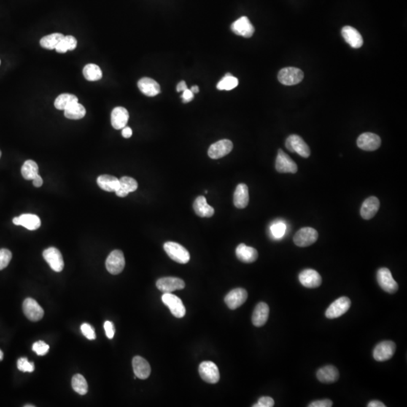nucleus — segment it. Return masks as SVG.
I'll use <instances>...</instances> for the list:
<instances>
[{"instance_id":"nucleus-14","label":"nucleus","mask_w":407,"mask_h":407,"mask_svg":"<svg viewBox=\"0 0 407 407\" xmlns=\"http://www.w3.org/2000/svg\"><path fill=\"white\" fill-rule=\"evenodd\" d=\"M233 149V144L230 140H222L214 143L208 149V156L213 160H218L228 155Z\"/></svg>"},{"instance_id":"nucleus-22","label":"nucleus","mask_w":407,"mask_h":407,"mask_svg":"<svg viewBox=\"0 0 407 407\" xmlns=\"http://www.w3.org/2000/svg\"><path fill=\"white\" fill-rule=\"evenodd\" d=\"M13 223L16 225H21L30 231L38 230L41 225V220L38 216L35 214H22L20 217L13 219Z\"/></svg>"},{"instance_id":"nucleus-34","label":"nucleus","mask_w":407,"mask_h":407,"mask_svg":"<svg viewBox=\"0 0 407 407\" xmlns=\"http://www.w3.org/2000/svg\"><path fill=\"white\" fill-rule=\"evenodd\" d=\"M85 114H86V109L79 102L74 103L64 110L65 117L73 120L82 119L85 117Z\"/></svg>"},{"instance_id":"nucleus-27","label":"nucleus","mask_w":407,"mask_h":407,"mask_svg":"<svg viewBox=\"0 0 407 407\" xmlns=\"http://www.w3.org/2000/svg\"><path fill=\"white\" fill-rule=\"evenodd\" d=\"M340 377L338 369L334 366L327 365L321 367L317 372V378L321 382L325 384L335 382Z\"/></svg>"},{"instance_id":"nucleus-48","label":"nucleus","mask_w":407,"mask_h":407,"mask_svg":"<svg viewBox=\"0 0 407 407\" xmlns=\"http://www.w3.org/2000/svg\"><path fill=\"white\" fill-rule=\"evenodd\" d=\"M309 407H331L333 406V402L329 399L324 400H316L308 405Z\"/></svg>"},{"instance_id":"nucleus-6","label":"nucleus","mask_w":407,"mask_h":407,"mask_svg":"<svg viewBox=\"0 0 407 407\" xmlns=\"http://www.w3.org/2000/svg\"><path fill=\"white\" fill-rule=\"evenodd\" d=\"M285 146L291 152H297L303 158H308L311 155L309 146L299 135L292 134L289 136L286 140Z\"/></svg>"},{"instance_id":"nucleus-33","label":"nucleus","mask_w":407,"mask_h":407,"mask_svg":"<svg viewBox=\"0 0 407 407\" xmlns=\"http://www.w3.org/2000/svg\"><path fill=\"white\" fill-rule=\"evenodd\" d=\"M77 97L71 94H62L59 95L55 101V106L59 110H66L74 103H78Z\"/></svg>"},{"instance_id":"nucleus-23","label":"nucleus","mask_w":407,"mask_h":407,"mask_svg":"<svg viewBox=\"0 0 407 407\" xmlns=\"http://www.w3.org/2000/svg\"><path fill=\"white\" fill-rule=\"evenodd\" d=\"M379 200L376 197L371 196L364 201L360 208V215L364 219L373 218L379 209Z\"/></svg>"},{"instance_id":"nucleus-53","label":"nucleus","mask_w":407,"mask_h":407,"mask_svg":"<svg viewBox=\"0 0 407 407\" xmlns=\"http://www.w3.org/2000/svg\"><path fill=\"white\" fill-rule=\"evenodd\" d=\"M368 407H386V405L378 400H372L367 404Z\"/></svg>"},{"instance_id":"nucleus-28","label":"nucleus","mask_w":407,"mask_h":407,"mask_svg":"<svg viewBox=\"0 0 407 407\" xmlns=\"http://www.w3.org/2000/svg\"><path fill=\"white\" fill-rule=\"evenodd\" d=\"M235 254H236L237 258L240 261L245 262V263L255 262L258 258V252L257 250L244 244H239L237 247Z\"/></svg>"},{"instance_id":"nucleus-51","label":"nucleus","mask_w":407,"mask_h":407,"mask_svg":"<svg viewBox=\"0 0 407 407\" xmlns=\"http://www.w3.org/2000/svg\"><path fill=\"white\" fill-rule=\"evenodd\" d=\"M132 129L130 127L125 126V128H122V134L123 138H130L132 136Z\"/></svg>"},{"instance_id":"nucleus-54","label":"nucleus","mask_w":407,"mask_h":407,"mask_svg":"<svg viewBox=\"0 0 407 407\" xmlns=\"http://www.w3.org/2000/svg\"><path fill=\"white\" fill-rule=\"evenodd\" d=\"M190 90L191 92H192L193 94L198 93V92H199V87L197 86V85H194V86L192 87V88H191Z\"/></svg>"},{"instance_id":"nucleus-55","label":"nucleus","mask_w":407,"mask_h":407,"mask_svg":"<svg viewBox=\"0 0 407 407\" xmlns=\"http://www.w3.org/2000/svg\"><path fill=\"white\" fill-rule=\"evenodd\" d=\"M3 351H1V349H0V361H1V360H3Z\"/></svg>"},{"instance_id":"nucleus-18","label":"nucleus","mask_w":407,"mask_h":407,"mask_svg":"<svg viewBox=\"0 0 407 407\" xmlns=\"http://www.w3.org/2000/svg\"><path fill=\"white\" fill-rule=\"evenodd\" d=\"M299 280L302 285L310 289L318 288L322 283L320 274L314 269L303 270L299 275Z\"/></svg>"},{"instance_id":"nucleus-56","label":"nucleus","mask_w":407,"mask_h":407,"mask_svg":"<svg viewBox=\"0 0 407 407\" xmlns=\"http://www.w3.org/2000/svg\"><path fill=\"white\" fill-rule=\"evenodd\" d=\"M30 406L34 407L33 405H26V406H25V407H30Z\"/></svg>"},{"instance_id":"nucleus-43","label":"nucleus","mask_w":407,"mask_h":407,"mask_svg":"<svg viewBox=\"0 0 407 407\" xmlns=\"http://www.w3.org/2000/svg\"><path fill=\"white\" fill-rule=\"evenodd\" d=\"M12 254L8 249L0 250V270L4 269L8 266L11 260Z\"/></svg>"},{"instance_id":"nucleus-39","label":"nucleus","mask_w":407,"mask_h":407,"mask_svg":"<svg viewBox=\"0 0 407 407\" xmlns=\"http://www.w3.org/2000/svg\"><path fill=\"white\" fill-rule=\"evenodd\" d=\"M238 79L230 73H227L225 76L219 81L217 87L218 90L220 91H230L238 86Z\"/></svg>"},{"instance_id":"nucleus-32","label":"nucleus","mask_w":407,"mask_h":407,"mask_svg":"<svg viewBox=\"0 0 407 407\" xmlns=\"http://www.w3.org/2000/svg\"><path fill=\"white\" fill-rule=\"evenodd\" d=\"M97 183H98L100 188L109 192H116L120 185L119 179L118 178L108 174L101 175L98 176Z\"/></svg>"},{"instance_id":"nucleus-21","label":"nucleus","mask_w":407,"mask_h":407,"mask_svg":"<svg viewBox=\"0 0 407 407\" xmlns=\"http://www.w3.org/2000/svg\"><path fill=\"white\" fill-rule=\"evenodd\" d=\"M129 119V114L125 108L118 106L111 114V123L115 129H122L126 126Z\"/></svg>"},{"instance_id":"nucleus-8","label":"nucleus","mask_w":407,"mask_h":407,"mask_svg":"<svg viewBox=\"0 0 407 407\" xmlns=\"http://www.w3.org/2000/svg\"><path fill=\"white\" fill-rule=\"evenodd\" d=\"M125 265V257L123 253L119 250L112 251L106 260V267L110 274H120L123 271Z\"/></svg>"},{"instance_id":"nucleus-41","label":"nucleus","mask_w":407,"mask_h":407,"mask_svg":"<svg viewBox=\"0 0 407 407\" xmlns=\"http://www.w3.org/2000/svg\"><path fill=\"white\" fill-rule=\"evenodd\" d=\"M286 225L282 222H275L271 225V233L273 237L276 238H281L284 236L286 232Z\"/></svg>"},{"instance_id":"nucleus-40","label":"nucleus","mask_w":407,"mask_h":407,"mask_svg":"<svg viewBox=\"0 0 407 407\" xmlns=\"http://www.w3.org/2000/svg\"><path fill=\"white\" fill-rule=\"evenodd\" d=\"M73 390L81 395H85L87 392V383L85 377L81 374H76L72 378Z\"/></svg>"},{"instance_id":"nucleus-25","label":"nucleus","mask_w":407,"mask_h":407,"mask_svg":"<svg viewBox=\"0 0 407 407\" xmlns=\"http://www.w3.org/2000/svg\"><path fill=\"white\" fill-rule=\"evenodd\" d=\"M269 315V307L265 303L257 305L253 312L252 323L255 327H260L265 325Z\"/></svg>"},{"instance_id":"nucleus-7","label":"nucleus","mask_w":407,"mask_h":407,"mask_svg":"<svg viewBox=\"0 0 407 407\" xmlns=\"http://www.w3.org/2000/svg\"><path fill=\"white\" fill-rule=\"evenodd\" d=\"M377 281L381 288L389 293H395L398 290V284L394 281L390 270L381 268L377 272Z\"/></svg>"},{"instance_id":"nucleus-30","label":"nucleus","mask_w":407,"mask_h":407,"mask_svg":"<svg viewBox=\"0 0 407 407\" xmlns=\"http://www.w3.org/2000/svg\"><path fill=\"white\" fill-rule=\"evenodd\" d=\"M119 189L116 191L117 196L124 198L126 197L130 192H134L138 188V184L134 179L129 176H123L119 179Z\"/></svg>"},{"instance_id":"nucleus-12","label":"nucleus","mask_w":407,"mask_h":407,"mask_svg":"<svg viewBox=\"0 0 407 407\" xmlns=\"http://www.w3.org/2000/svg\"><path fill=\"white\" fill-rule=\"evenodd\" d=\"M44 260L50 265L51 268L56 273H60L63 269L64 262L61 253L55 247H49L43 252Z\"/></svg>"},{"instance_id":"nucleus-3","label":"nucleus","mask_w":407,"mask_h":407,"mask_svg":"<svg viewBox=\"0 0 407 407\" xmlns=\"http://www.w3.org/2000/svg\"><path fill=\"white\" fill-rule=\"evenodd\" d=\"M351 302L349 297H342L335 300L327 308L325 316L328 319H335L341 317L349 311Z\"/></svg>"},{"instance_id":"nucleus-46","label":"nucleus","mask_w":407,"mask_h":407,"mask_svg":"<svg viewBox=\"0 0 407 407\" xmlns=\"http://www.w3.org/2000/svg\"><path fill=\"white\" fill-rule=\"evenodd\" d=\"M275 401L272 397H262L259 399L258 403L254 404V407H273L274 406Z\"/></svg>"},{"instance_id":"nucleus-1","label":"nucleus","mask_w":407,"mask_h":407,"mask_svg":"<svg viewBox=\"0 0 407 407\" xmlns=\"http://www.w3.org/2000/svg\"><path fill=\"white\" fill-rule=\"evenodd\" d=\"M164 249L170 258L178 263L186 264L190 260L189 251L178 243L168 241L164 244Z\"/></svg>"},{"instance_id":"nucleus-52","label":"nucleus","mask_w":407,"mask_h":407,"mask_svg":"<svg viewBox=\"0 0 407 407\" xmlns=\"http://www.w3.org/2000/svg\"><path fill=\"white\" fill-rule=\"evenodd\" d=\"M188 89V87H187V84L184 81H181L178 83L177 86H176V92H184V91L187 90Z\"/></svg>"},{"instance_id":"nucleus-13","label":"nucleus","mask_w":407,"mask_h":407,"mask_svg":"<svg viewBox=\"0 0 407 407\" xmlns=\"http://www.w3.org/2000/svg\"><path fill=\"white\" fill-rule=\"evenodd\" d=\"M185 282L182 279L175 277H165L159 279L156 287L163 293L173 292L175 290H183L185 287Z\"/></svg>"},{"instance_id":"nucleus-9","label":"nucleus","mask_w":407,"mask_h":407,"mask_svg":"<svg viewBox=\"0 0 407 407\" xmlns=\"http://www.w3.org/2000/svg\"><path fill=\"white\" fill-rule=\"evenodd\" d=\"M276 169L279 173H290L296 174L298 171V167L293 160L286 154L282 149L278 152L276 162Z\"/></svg>"},{"instance_id":"nucleus-17","label":"nucleus","mask_w":407,"mask_h":407,"mask_svg":"<svg viewBox=\"0 0 407 407\" xmlns=\"http://www.w3.org/2000/svg\"><path fill=\"white\" fill-rule=\"evenodd\" d=\"M231 30L235 34L243 36L244 38L252 37L254 31H255L254 27L253 26L252 24L246 16H243L235 20L232 25Z\"/></svg>"},{"instance_id":"nucleus-26","label":"nucleus","mask_w":407,"mask_h":407,"mask_svg":"<svg viewBox=\"0 0 407 407\" xmlns=\"http://www.w3.org/2000/svg\"><path fill=\"white\" fill-rule=\"evenodd\" d=\"M140 91L148 97H155L161 92L160 84L150 78L144 77L138 83Z\"/></svg>"},{"instance_id":"nucleus-24","label":"nucleus","mask_w":407,"mask_h":407,"mask_svg":"<svg viewBox=\"0 0 407 407\" xmlns=\"http://www.w3.org/2000/svg\"><path fill=\"white\" fill-rule=\"evenodd\" d=\"M133 373L137 378L146 379L151 373V367L147 360L140 356L133 357L132 360Z\"/></svg>"},{"instance_id":"nucleus-49","label":"nucleus","mask_w":407,"mask_h":407,"mask_svg":"<svg viewBox=\"0 0 407 407\" xmlns=\"http://www.w3.org/2000/svg\"><path fill=\"white\" fill-rule=\"evenodd\" d=\"M183 92H184V93H183L181 98H182L183 102H184V103H187L192 101V99L194 98V94L191 92L190 89H187V90Z\"/></svg>"},{"instance_id":"nucleus-42","label":"nucleus","mask_w":407,"mask_h":407,"mask_svg":"<svg viewBox=\"0 0 407 407\" xmlns=\"http://www.w3.org/2000/svg\"><path fill=\"white\" fill-rule=\"evenodd\" d=\"M17 368L24 373H32L34 371V364L28 361L26 357H21L17 360Z\"/></svg>"},{"instance_id":"nucleus-10","label":"nucleus","mask_w":407,"mask_h":407,"mask_svg":"<svg viewBox=\"0 0 407 407\" xmlns=\"http://www.w3.org/2000/svg\"><path fill=\"white\" fill-rule=\"evenodd\" d=\"M396 351V345L392 341H383L378 343L373 350V357L378 362L390 360Z\"/></svg>"},{"instance_id":"nucleus-36","label":"nucleus","mask_w":407,"mask_h":407,"mask_svg":"<svg viewBox=\"0 0 407 407\" xmlns=\"http://www.w3.org/2000/svg\"><path fill=\"white\" fill-rule=\"evenodd\" d=\"M21 174L25 179L33 180V178L39 174V167L33 160H28L25 162L21 168Z\"/></svg>"},{"instance_id":"nucleus-19","label":"nucleus","mask_w":407,"mask_h":407,"mask_svg":"<svg viewBox=\"0 0 407 407\" xmlns=\"http://www.w3.org/2000/svg\"><path fill=\"white\" fill-rule=\"evenodd\" d=\"M247 297V292L244 289H234L225 296V303L230 309H236L245 303Z\"/></svg>"},{"instance_id":"nucleus-35","label":"nucleus","mask_w":407,"mask_h":407,"mask_svg":"<svg viewBox=\"0 0 407 407\" xmlns=\"http://www.w3.org/2000/svg\"><path fill=\"white\" fill-rule=\"evenodd\" d=\"M84 77L87 81L90 82H95L102 79L103 73L101 68L95 63H89L84 67L83 69Z\"/></svg>"},{"instance_id":"nucleus-29","label":"nucleus","mask_w":407,"mask_h":407,"mask_svg":"<svg viewBox=\"0 0 407 407\" xmlns=\"http://www.w3.org/2000/svg\"><path fill=\"white\" fill-rule=\"evenodd\" d=\"M233 202L235 206L239 209H244L249 203V192L246 184H241L237 186L234 193Z\"/></svg>"},{"instance_id":"nucleus-20","label":"nucleus","mask_w":407,"mask_h":407,"mask_svg":"<svg viewBox=\"0 0 407 407\" xmlns=\"http://www.w3.org/2000/svg\"><path fill=\"white\" fill-rule=\"evenodd\" d=\"M342 35L346 42L354 49H359L363 46V37L355 28L351 26L344 27L342 29Z\"/></svg>"},{"instance_id":"nucleus-15","label":"nucleus","mask_w":407,"mask_h":407,"mask_svg":"<svg viewBox=\"0 0 407 407\" xmlns=\"http://www.w3.org/2000/svg\"><path fill=\"white\" fill-rule=\"evenodd\" d=\"M381 143L379 136L370 132L362 133L357 141V146L365 151L376 150L381 146Z\"/></svg>"},{"instance_id":"nucleus-57","label":"nucleus","mask_w":407,"mask_h":407,"mask_svg":"<svg viewBox=\"0 0 407 407\" xmlns=\"http://www.w3.org/2000/svg\"><path fill=\"white\" fill-rule=\"evenodd\" d=\"M1 155H2V152L1 151H0V158H1Z\"/></svg>"},{"instance_id":"nucleus-31","label":"nucleus","mask_w":407,"mask_h":407,"mask_svg":"<svg viewBox=\"0 0 407 407\" xmlns=\"http://www.w3.org/2000/svg\"><path fill=\"white\" fill-rule=\"evenodd\" d=\"M194 211L201 217H211L214 214V209L207 202L205 196H199L193 204Z\"/></svg>"},{"instance_id":"nucleus-2","label":"nucleus","mask_w":407,"mask_h":407,"mask_svg":"<svg viewBox=\"0 0 407 407\" xmlns=\"http://www.w3.org/2000/svg\"><path fill=\"white\" fill-rule=\"evenodd\" d=\"M319 233L311 227H304L299 230L293 237V242L300 247H308L317 241Z\"/></svg>"},{"instance_id":"nucleus-58","label":"nucleus","mask_w":407,"mask_h":407,"mask_svg":"<svg viewBox=\"0 0 407 407\" xmlns=\"http://www.w3.org/2000/svg\"><path fill=\"white\" fill-rule=\"evenodd\" d=\"M0 63H1V60H0Z\"/></svg>"},{"instance_id":"nucleus-50","label":"nucleus","mask_w":407,"mask_h":407,"mask_svg":"<svg viewBox=\"0 0 407 407\" xmlns=\"http://www.w3.org/2000/svg\"><path fill=\"white\" fill-rule=\"evenodd\" d=\"M33 184L34 187H41L43 184V180H42V178L41 177V176H39V174L36 175L34 178L33 179Z\"/></svg>"},{"instance_id":"nucleus-47","label":"nucleus","mask_w":407,"mask_h":407,"mask_svg":"<svg viewBox=\"0 0 407 407\" xmlns=\"http://www.w3.org/2000/svg\"><path fill=\"white\" fill-rule=\"evenodd\" d=\"M104 330L105 332H106V336L109 340L114 338V335H115V327H114V324L111 321H107L104 323Z\"/></svg>"},{"instance_id":"nucleus-16","label":"nucleus","mask_w":407,"mask_h":407,"mask_svg":"<svg viewBox=\"0 0 407 407\" xmlns=\"http://www.w3.org/2000/svg\"><path fill=\"white\" fill-rule=\"evenodd\" d=\"M23 311L25 316L32 321H39L43 318L44 311L42 307L33 299L28 298L23 303Z\"/></svg>"},{"instance_id":"nucleus-4","label":"nucleus","mask_w":407,"mask_h":407,"mask_svg":"<svg viewBox=\"0 0 407 407\" xmlns=\"http://www.w3.org/2000/svg\"><path fill=\"white\" fill-rule=\"evenodd\" d=\"M304 78V73L296 67H286L278 73V79L284 85H294L300 83Z\"/></svg>"},{"instance_id":"nucleus-44","label":"nucleus","mask_w":407,"mask_h":407,"mask_svg":"<svg viewBox=\"0 0 407 407\" xmlns=\"http://www.w3.org/2000/svg\"><path fill=\"white\" fill-rule=\"evenodd\" d=\"M33 350L38 355L43 356L49 352V346L44 342L38 341L33 344Z\"/></svg>"},{"instance_id":"nucleus-45","label":"nucleus","mask_w":407,"mask_h":407,"mask_svg":"<svg viewBox=\"0 0 407 407\" xmlns=\"http://www.w3.org/2000/svg\"><path fill=\"white\" fill-rule=\"evenodd\" d=\"M81 331L82 334L85 335V337L89 340H93L96 338V334H95V329L90 325V324H83L81 326Z\"/></svg>"},{"instance_id":"nucleus-5","label":"nucleus","mask_w":407,"mask_h":407,"mask_svg":"<svg viewBox=\"0 0 407 407\" xmlns=\"http://www.w3.org/2000/svg\"><path fill=\"white\" fill-rule=\"evenodd\" d=\"M162 300L164 304L169 308L171 314L177 319L184 318L186 314V308L183 303L182 300L172 294V292H166L162 297Z\"/></svg>"},{"instance_id":"nucleus-38","label":"nucleus","mask_w":407,"mask_h":407,"mask_svg":"<svg viewBox=\"0 0 407 407\" xmlns=\"http://www.w3.org/2000/svg\"><path fill=\"white\" fill-rule=\"evenodd\" d=\"M77 46V40L72 36H66L55 48V50L58 53H66L68 51H73Z\"/></svg>"},{"instance_id":"nucleus-37","label":"nucleus","mask_w":407,"mask_h":407,"mask_svg":"<svg viewBox=\"0 0 407 407\" xmlns=\"http://www.w3.org/2000/svg\"><path fill=\"white\" fill-rule=\"evenodd\" d=\"M64 37L61 33H52L49 36H44L40 40V46L44 49L52 50L55 49L59 42Z\"/></svg>"},{"instance_id":"nucleus-11","label":"nucleus","mask_w":407,"mask_h":407,"mask_svg":"<svg viewBox=\"0 0 407 407\" xmlns=\"http://www.w3.org/2000/svg\"><path fill=\"white\" fill-rule=\"evenodd\" d=\"M199 374L204 381L210 384H216L219 380V371L218 367L214 362L204 361L200 364Z\"/></svg>"}]
</instances>
